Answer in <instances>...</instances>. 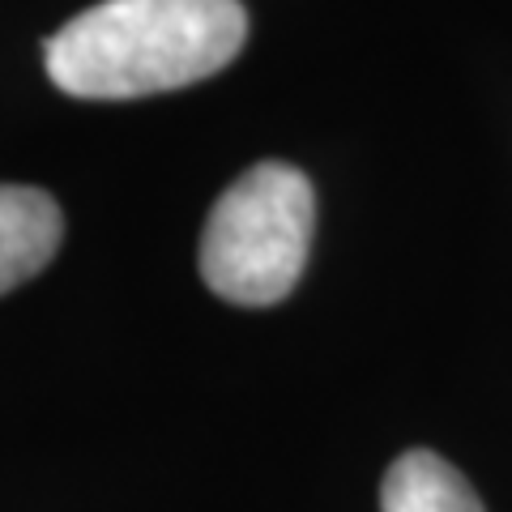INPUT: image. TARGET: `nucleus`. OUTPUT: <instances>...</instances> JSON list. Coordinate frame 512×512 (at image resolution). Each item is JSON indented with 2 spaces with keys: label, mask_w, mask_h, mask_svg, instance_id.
<instances>
[{
  "label": "nucleus",
  "mask_w": 512,
  "mask_h": 512,
  "mask_svg": "<svg viewBox=\"0 0 512 512\" xmlns=\"http://www.w3.org/2000/svg\"><path fill=\"white\" fill-rule=\"evenodd\" d=\"M248 39L239 0H103L43 47L47 77L73 99H146L222 73Z\"/></svg>",
  "instance_id": "f257e3e1"
},
{
  "label": "nucleus",
  "mask_w": 512,
  "mask_h": 512,
  "mask_svg": "<svg viewBox=\"0 0 512 512\" xmlns=\"http://www.w3.org/2000/svg\"><path fill=\"white\" fill-rule=\"evenodd\" d=\"M316 227L312 180L291 163H256L214 201L201 235L205 286L239 308H269L303 278Z\"/></svg>",
  "instance_id": "f03ea898"
},
{
  "label": "nucleus",
  "mask_w": 512,
  "mask_h": 512,
  "mask_svg": "<svg viewBox=\"0 0 512 512\" xmlns=\"http://www.w3.org/2000/svg\"><path fill=\"white\" fill-rule=\"evenodd\" d=\"M64 239L60 205L43 188L0 184V295L47 269Z\"/></svg>",
  "instance_id": "7ed1b4c3"
},
{
  "label": "nucleus",
  "mask_w": 512,
  "mask_h": 512,
  "mask_svg": "<svg viewBox=\"0 0 512 512\" xmlns=\"http://www.w3.org/2000/svg\"><path fill=\"white\" fill-rule=\"evenodd\" d=\"M380 512H483L474 487L440 453L414 448L384 474Z\"/></svg>",
  "instance_id": "20e7f679"
}]
</instances>
